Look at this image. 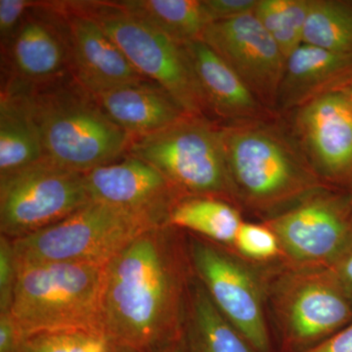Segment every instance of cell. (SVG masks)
Listing matches in <instances>:
<instances>
[{"instance_id": "obj_4", "label": "cell", "mask_w": 352, "mask_h": 352, "mask_svg": "<svg viewBox=\"0 0 352 352\" xmlns=\"http://www.w3.org/2000/svg\"><path fill=\"white\" fill-rule=\"evenodd\" d=\"M105 266L17 264L9 314L23 339L64 331L103 333L101 295Z\"/></svg>"}, {"instance_id": "obj_28", "label": "cell", "mask_w": 352, "mask_h": 352, "mask_svg": "<svg viewBox=\"0 0 352 352\" xmlns=\"http://www.w3.org/2000/svg\"><path fill=\"white\" fill-rule=\"evenodd\" d=\"M17 278V263L14 256L12 240L0 237V314L10 311L14 287Z\"/></svg>"}, {"instance_id": "obj_16", "label": "cell", "mask_w": 352, "mask_h": 352, "mask_svg": "<svg viewBox=\"0 0 352 352\" xmlns=\"http://www.w3.org/2000/svg\"><path fill=\"white\" fill-rule=\"evenodd\" d=\"M66 18L74 78L92 95L149 80L134 68L124 53L87 14L69 2L57 3Z\"/></svg>"}, {"instance_id": "obj_19", "label": "cell", "mask_w": 352, "mask_h": 352, "mask_svg": "<svg viewBox=\"0 0 352 352\" xmlns=\"http://www.w3.org/2000/svg\"><path fill=\"white\" fill-rule=\"evenodd\" d=\"M94 97L111 120L132 138L156 133L189 116L151 80L113 88Z\"/></svg>"}, {"instance_id": "obj_32", "label": "cell", "mask_w": 352, "mask_h": 352, "mask_svg": "<svg viewBox=\"0 0 352 352\" xmlns=\"http://www.w3.org/2000/svg\"><path fill=\"white\" fill-rule=\"evenodd\" d=\"M305 352H352V321L339 332Z\"/></svg>"}, {"instance_id": "obj_20", "label": "cell", "mask_w": 352, "mask_h": 352, "mask_svg": "<svg viewBox=\"0 0 352 352\" xmlns=\"http://www.w3.org/2000/svg\"><path fill=\"white\" fill-rule=\"evenodd\" d=\"M43 159L29 85L11 83L0 99V177Z\"/></svg>"}, {"instance_id": "obj_2", "label": "cell", "mask_w": 352, "mask_h": 352, "mask_svg": "<svg viewBox=\"0 0 352 352\" xmlns=\"http://www.w3.org/2000/svg\"><path fill=\"white\" fill-rule=\"evenodd\" d=\"M234 203L261 221L283 212L322 182L281 116L222 124Z\"/></svg>"}, {"instance_id": "obj_33", "label": "cell", "mask_w": 352, "mask_h": 352, "mask_svg": "<svg viewBox=\"0 0 352 352\" xmlns=\"http://www.w3.org/2000/svg\"><path fill=\"white\" fill-rule=\"evenodd\" d=\"M327 268L352 302V247L342 258Z\"/></svg>"}, {"instance_id": "obj_15", "label": "cell", "mask_w": 352, "mask_h": 352, "mask_svg": "<svg viewBox=\"0 0 352 352\" xmlns=\"http://www.w3.org/2000/svg\"><path fill=\"white\" fill-rule=\"evenodd\" d=\"M6 48L18 82L25 85H45L72 71L68 25L58 4L38 2Z\"/></svg>"}, {"instance_id": "obj_29", "label": "cell", "mask_w": 352, "mask_h": 352, "mask_svg": "<svg viewBox=\"0 0 352 352\" xmlns=\"http://www.w3.org/2000/svg\"><path fill=\"white\" fill-rule=\"evenodd\" d=\"M38 4L30 0H0V38L2 45H8L21 23L30 10Z\"/></svg>"}, {"instance_id": "obj_3", "label": "cell", "mask_w": 352, "mask_h": 352, "mask_svg": "<svg viewBox=\"0 0 352 352\" xmlns=\"http://www.w3.org/2000/svg\"><path fill=\"white\" fill-rule=\"evenodd\" d=\"M29 88L46 161L85 173L129 154L131 136L75 78Z\"/></svg>"}, {"instance_id": "obj_11", "label": "cell", "mask_w": 352, "mask_h": 352, "mask_svg": "<svg viewBox=\"0 0 352 352\" xmlns=\"http://www.w3.org/2000/svg\"><path fill=\"white\" fill-rule=\"evenodd\" d=\"M85 173L43 160L0 177V231L19 239L89 204Z\"/></svg>"}, {"instance_id": "obj_13", "label": "cell", "mask_w": 352, "mask_h": 352, "mask_svg": "<svg viewBox=\"0 0 352 352\" xmlns=\"http://www.w3.org/2000/svg\"><path fill=\"white\" fill-rule=\"evenodd\" d=\"M201 39L232 68L268 110L276 113L287 59L254 13L212 23Z\"/></svg>"}, {"instance_id": "obj_17", "label": "cell", "mask_w": 352, "mask_h": 352, "mask_svg": "<svg viewBox=\"0 0 352 352\" xmlns=\"http://www.w3.org/2000/svg\"><path fill=\"white\" fill-rule=\"evenodd\" d=\"M352 78V53L303 43L286 60L275 113L288 115L305 104L339 91Z\"/></svg>"}, {"instance_id": "obj_26", "label": "cell", "mask_w": 352, "mask_h": 352, "mask_svg": "<svg viewBox=\"0 0 352 352\" xmlns=\"http://www.w3.org/2000/svg\"><path fill=\"white\" fill-rule=\"evenodd\" d=\"M124 349L104 333L64 331L27 338L20 352H122Z\"/></svg>"}, {"instance_id": "obj_37", "label": "cell", "mask_w": 352, "mask_h": 352, "mask_svg": "<svg viewBox=\"0 0 352 352\" xmlns=\"http://www.w3.org/2000/svg\"><path fill=\"white\" fill-rule=\"evenodd\" d=\"M349 195H351V206H352V188L349 190Z\"/></svg>"}, {"instance_id": "obj_21", "label": "cell", "mask_w": 352, "mask_h": 352, "mask_svg": "<svg viewBox=\"0 0 352 352\" xmlns=\"http://www.w3.org/2000/svg\"><path fill=\"white\" fill-rule=\"evenodd\" d=\"M180 342L184 352H254L215 307L195 275L190 285Z\"/></svg>"}, {"instance_id": "obj_31", "label": "cell", "mask_w": 352, "mask_h": 352, "mask_svg": "<svg viewBox=\"0 0 352 352\" xmlns=\"http://www.w3.org/2000/svg\"><path fill=\"white\" fill-rule=\"evenodd\" d=\"M24 340L10 314H0V352H20Z\"/></svg>"}, {"instance_id": "obj_5", "label": "cell", "mask_w": 352, "mask_h": 352, "mask_svg": "<svg viewBox=\"0 0 352 352\" xmlns=\"http://www.w3.org/2000/svg\"><path fill=\"white\" fill-rule=\"evenodd\" d=\"M266 312L285 346L305 352L352 321V302L328 268L261 264Z\"/></svg>"}, {"instance_id": "obj_18", "label": "cell", "mask_w": 352, "mask_h": 352, "mask_svg": "<svg viewBox=\"0 0 352 352\" xmlns=\"http://www.w3.org/2000/svg\"><path fill=\"white\" fill-rule=\"evenodd\" d=\"M212 118L221 124L278 116L252 94L232 68L201 39L183 43Z\"/></svg>"}, {"instance_id": "obj_27", "label": "cell", "mask_w": 352, "mask_h": 352, "mask_svg": "<svg viewBox=\"0 0 352 352\" xmlns=\"http://www.w3.org/2000/svg\"><path fill=\"white\" fill-rule=\"evenodd\" d=\"M231 251L256 264H268L281 259L279 241L265 224L243 222Z\"/></svg>"}, {"instance_id": "obj_7", "label": "cell", "mask_w": 352, "mask_h": 352, "mask_svg": "<svg viewBox=\"0 0 352 352\" xmlns=\"http://www.w3.org/2000/svg\"><path fill=\"white\" fill-rule=\"evenodd\" d=\"M161 226L146 215L91 201L53 226L12 240L14 256L18 265L66 263L105 266L131 241Z\"/></svg>"}, {"instance_id": "obj_25", "label": "cell", "mask_w": 352, "mask_h": 352, "mask_svg": "<svg viewBox=\"0 0 352 352\" xmlns=\"http://www.w3.org/2000/svg\"><path fill=\"white\" fill-rule=\"evenodd\" d=\"M311 0H258L254 15L285 57L303 44Z\"/></svg>"}, {"instance_id": "obj_1", "label": "cell", "mask_w": 352, "mask_h": 352, "mask_svg": "<svg viewBox=\"0 0 352 352\" xmlns=\"http://www.w3.org/2000/svg\"><path fill=\"white\" fill-rule=\"evenodd\" d=\"M193 276L183 231L166 224L141 234L106 264L102 332L124 349L164 351L182 337Z\"/></svg>"}, {"instance_id": "obj_36", "label": "cell", "mask_w": 352, "mask_h": 352, "mask_svg": "<svg viewBox=\"0 0 352 352\" xmlns=\"http://www.w3.org/2000/svg\"><path fill=\"white\" fill-rule=\"evenodd\" d=\"M122 352H138V351H131V349H122Z\"/></svg>"}, {"instance_id": "obj_12", "label": "cell", "mask_w": 352, "mask_h": 352, "mask_svg": "<svg viewBox=\"0 0 352 352\" xmlns=\"http://www.w3.org/2000/svg\"><path fill=\"white\" fill-rule=\"evenodd\" d=\"M316 175L329 187L352 188V108L340 91L284 116Z\"/></svg>"}, {"instance_id": "obj_35", "label": "cell", "mask_w": 352, "mask_h": 352, "mask_svg": "<svg viewBox=\"0 0 352 352\" xmlns=\"http://www.w3.org/2000/svg\"><path fill=\"white\" fill-rule=\"evenodd\" d=\"M161 352H184L183 351L182 342H180V340L175 342V344H170V346L164 349V351Z\"/></svg>"}, {"instance_id": "obj_34", "label": "cell", "mask_w": 352, "mask_h": 352, "mask_svg": "<svg viewBox=\"0 0 352 352\" xmlns=\"http://www.w3.org/2000/svg\"><path fill=\"white\" fill-rule=\"evenodd\" d=\"M339 91L342 92V94L346 96L347 101L351 104L352 108V78H351V80H349L344 87L340 88Z\"/></svg>"}, {"instance_id": "obj_23", "label": "cell", "mask_w": 352, "mask_h": 352, "mask_svg": "<svg viewBox=\"0 0 352 352\" xmlns=\"http://www.w3.org/2000/svg\"><path fill=\"white\" fill-rule=\"evenodd\" d=\"M118 3L180 43L201 39L212 23L204 0H126Z\"/></svg>"}, {"instance_id": "obj_30", "label": "cell", "mask_w": 352, "mask_h": 352, "mask_svg": "<svg viewBox=\"0 0 352 352\" xmlns=\"http://www.w3.org/2000/svg\"><path fill=\"white\" fill-rule=\"evenodd\" d=\"M212 23L254 13L258 0H204Z\"/></svg>"}, {"instance_id": "obj_24", "label": "cell", "mask_w": 352, "mask_h": 352, "mask_svg": "<svg viewBox=\"0 0 352 352\" xmlns=\"http://www.w3.org/2000/svg\"><path fill=\"white\" fill-rule=\"evenodd\" d=\"M303 43L352 53V0H311Z\"/></svg>"}, {"instance_id": "obj_22", "label": "cell", "mask_w": 352, "mask_h": 352, "mask_svg": "<svg viewBox=\"0 0 352 352\" xmlns=\"http://www.w3.org/2000/svg\"><path fill=\"white\" fill-rule=\"evenodd\" d=\"M243 222L242 212L229 201L214 197L183 196L171 208L168 226L232 250Z\"/></svg>"}, {"instance_id": "obj_6", "label": "cell", "mask_w": 352, "mask_h": 352, "mask_svg": "<svg viewBox=\"0 0 352 352\" xmlns=\"http://www.w3.org/2000/svg\"><path fill=\"white\" fill-rule=\"evenodd\" d=\"M69 4L96 21L134 68L166 90L185 113L214 120L184 44L132 15L118 2Z\"/></svg>"}, {"instance_id": "obj_14", "label": "cell", "mask_w": 352, "mask_h": 352, "mask_svg": "<svg viewBox=\"0 0 352 352\" xmlns=\"http://www.w3.org/2000/svg\"><path fill=\"white\" fill-rule=\"evenodd\" d=\"M90 200L146 215L168 224L182 194L157 168L131 155L85 173Z\"/></svg>"}, {"instance_id": "obj_8", "label": "cell", "mask_w": 352, "mask_h": 352, "mask_svg": "<svg viewBox=\"0 0 352 352\" xmlns=\"http://www.w3.org/2000/svg\"><path fill=\"white\" fill-rule=\"evenodd\" d=\"M129 155L157 168L183 196L234 203L221 122L185 116L156 133L132 138Z\"/></svg>"}, {"instance_id": "obj_9", "label": "cell", "mask_w": 352, "mask_h": 352, "mask_svg": "<svg viewBox=\"0 0 352 352\" xmlns=\"http://www.w3.org/2000/svg\"><path fill=\"white\" fill-rule=\"evenodd\" d=\"M190 263L215 307L254 352H270V324L261 264L226 247L186 234Z\"/></svg>"}, {"instance_id": "obj_10", "label": "cell", "mask_w": 352, "mask_h": 352, "mask_svg": "<svg viewBox=\"0 0 352 352\" xmlns=\"http://www.w3.org/2000/svg\"><path fill=\"white\" fill-rule=\"evenodd\" d=\"M276 235L284 264L327 268L352 247L349 191L323 187L263 220Z\"/></svg>"}]
</instances>
